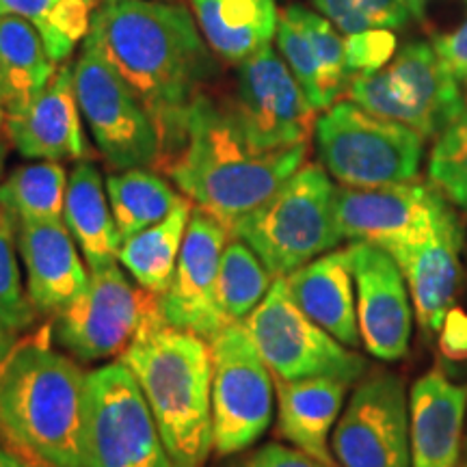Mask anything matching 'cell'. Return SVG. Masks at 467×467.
Instances as JSON below:
<instances>
[{"instance_id": "45", "label": "cell", "mask_w": 467, "mask_h": 467, "mask_svg": "<svg viewBox=\"0 0 467 467\" xmlns=\"http://www.w3.org/2000/svg\"><path fill=\"white\" fill-rule=\"evenodd\" d=\"M5 124H7V109H5V98L0 91V134L5 132Z\"/></svg>"}, {"instance_id": "24", "label": "cell", "mask_w": 467, "mask_h": 467, "mask_svg": "<svg viewBox=\"0 0 467 467\" xmlns=\"http://www.w3.org/2000/svg\"><path fill=\"white\" fill-rule=\"evenodd\" d=\"M292 301L344 347H361L355 279L347 249H334L284 277Z\"/></svg>"}, {"instance_id": "20", "label": "cell", "mask_w": 467, "mask_h": 467, "mask_svg": "<svg viewBox=\"0 0 467 467\" xmlns=\"http://www.w3.org/2000/svg\"><path fill=\"white\" fill-rule=\"evenodd\" d=\"M5 134L25 159L89 161L91 148L76 98L74 66H58L50 83L20 113L7 115Z\"/></svg>"}, {"instance_id": "32", "label": "cell", "mask_w": 467, "mask_h": 467, "mask_svg": "<svg viewBox=\"0 0 467 467\" xmlns=\"http://www.w3.org/2000/svg\"><path fill=\"white\" fill-rule=\"evenodd\" d=\"M39 312L35 309L17 265L16 223L5 213L0 225V325L20 337L35 325Z\"/></svg>"}, {"instance_id": "17", "label": "cell", "mask_w": 467, "mask_h": 467, "mask_svg": "<svg viewBox=\"0 0 467 467\" xmlns=\"http://www.w3.org/2000/svg\"><path fill=\"white\" fill-rule=\"evenodd\" d=\"M230 232L202 208L192 210L182 251L159 309L169 325L213 340L227 323L217 303L221 255Z\"/></svg>"}, {"instance_id": "38", "label": "cell", "mask_w": 467, "mask_h": 467, "mask_svg": "<svg viewBox=\"0 0 467 467\" xmlns=\"http://www.w3.org/2000/svg\"><path fill=\"white\" fill-rule=\"evenodd\" d=\"M232 467H329L320 463L318 459L309 457L299 448L284 446L279 441L265 443V446L254 451L247 457L236 461Z\"/></svg>"}, {"instance_id": "22", "label": "cell", "mask_w": 467, "mask_h": 467, "mask_svg": "<svg viewBox=\"0 0 467 467\" xmlns=\"http://www.w3.org/2000/svg\"><path fill=\"white\" fill-rule=\"evenodd\" d=\"M467 385L429 370L409 394L411 467H457L463 446Z\"/></svg>"}, {"instance_id": "21", "label": "cell", "mask_w": 467, "mask_h": 467, "mask_svg": "<svg viewBox=\"0 0 467 467\" xmlns=\"http://www.w3.org/2000/svg\"><path fill=\"white\" fill-rule=\"evenodd\" d=\"M16 243L26 290L39 317L55 318L89 284L85 258L63 221H20Z\"/></svg>"}, {"instance_id": "34", "label": "cell", "mask_w": 467, "mask_h": 467, "mask_svg": "<svg viewBox=\"0 0 467 467\" xmlns=\"http://www.w3.org/2000/svg\"><path fill=\"white\" fill-rule=\"evenodd\" d=\"M312 5L342 35L375 28L399 31L413 17L405 0H312Z\"/></svg>"}, {"instance_id": "46", "label": "cell", "mask_w": 467, "mask_h": 467, "mask_svg": "<svg viewBox=\"0 0 467 467\" xmlns=\"http://www.w3.org/2000/svg\"><path fill=\"white\" fill-rule=\"evenodd\" d=\"M3 221H5V213H3V208H0V225H3Z\"/></svg>"}, {"instance_id": "3", "label": "cell", "mask_w": 467, "mask_h": 467, "mask_svg": "<svg viewBox=\"0 0 467 467\" xmlns=\"http://www.w3.org/2000/svg\"><path fill=\"white\" fill-rule=\"evenodd\" d=\"M307 143L255 151L225 107L202 93L186 121L182 150L165 169L182 195L227 232L306 165Z\"/></svg>"}, {"instance_id": "5", "label": "cell", "mask_w": 467, "mask_h": 467, "mask_svg": "<svg viewBox=\"0 0 467 467\" xmlns=\"http://www.w3.org/2000/svg\"><path fill=\"white\" fill-rule=\"evenodd\" d=\"M336 191L323 165L306 162L262 206L238 221L230 236L247 243L273 277H288L344 241Z\"/></svg>"}, {"instance_id": "41", "label": "cell", "mask_w": 467, "mask_h": 467, "mask_svg": "<svg viewBox=\"0 0 467 467\" xmlns=\"http://www.w3.org/2000/svg\"><path fill=\"white\" fill-rule=\"evenodd\" d=\"M0 467H33V465L26 463L25 459L17 457L16 452H11L7 446L0 443Z\"/></svg>"}, {"instance_id": "48", "label": "cell", "mask_w": 467, "mask_h": 467, "mask_svg": "<svg viewBox=\"0 0 467 467\" xmlns=\"http://www.w3.org/2000/svg\"><path fill=\"white\" fill-rule=\"evenodd\" d=\"M102 3H117V0H102Z\"/></svg>"}, {"instance_id": "1", "label": "cell", "mask_w": 467, "mask_h": 467, "mask_svg": "<svg viewBox=\"0 0 467 467\" xmlns=\"http://www.w3.org/2000/svg\"><path fill=\"white\" fill-rule=\"evenodd\" d=\"M83 44L91 46L148 109L167 165L182 150L189 113L214 67L195 20L180 5L117 0L93 14Z\"/></svg>"}, {"instance_id": "23", "label": "cell", "mask_w": 467, "mask_h": 467, "mask_svg": "<svg viewBox=\"0 0 467 467\" xmlns=\"http://www.w3.org/2000/svg\"><path fill=\"white\" fill-rule=\"evenodd\" d=\"M348 388L350 383L334 377L275 379L277 435L320 463L337 467L331 435L347 405Z\"/></svg>"}, {"instance_id": "28", "label": "cell", "mask_w": 467, "mask_h": 467, "mask_svg": "<svg viewBox=\"0 0 467 467\" xmlns=\"http://www.w3.org/2000/svg\"><path fill=\"white\" fill-rule=\"evenodd\" d=\"M192 210L195 203L184 195L165 219L121 243L117 262L139 288L154 296L165 295L182 251Z\"/></svg>"}, {"instance_id": "27", "label": "cell", "mask_w": 467, "mask_h": 467, "mask_svg": "<svg viewBox=\"0 0 467 467\" xmlns=\"http://www.w3.org/2000/svg\"><path fill=\"white\" fill-rule=\"evenodd\" d=\"M57 67L31 22L0 16V91L7 115L20 113L50 83Z\"/></svg>"}, {"instance_id": "7", "label": "cell", "mask_w": 467, "mask_h": 467, "mask_svg": "<svg viewBox=\"0 0 467 467\" xmlns=\"http://www.w3.org/2000/svg\"><path fill=\"white\" fill-rule=\"evenodd\" d=\"M347 100L383 119L437 139L467 109L463 91L433 44H405L388 66L350 80Z\"/></svg>"}, {"instance_id": "14", "label": "cell", "mask_w": 467, "mask_h": 467, "mask_svg": "<svg viewBox=\"0 0 467 467\" xmlns=\"http://www.w3.org/2000/svg\"><path fill=\"white\" fill-rule=\"evenodd\" d=\"M337 467H411L409 399L400 375L366 372L331 435Z\"/></svg>"}, {"instance_id": "42", "label": "cell", "mask_w": 467, "mask_h": 467, "mask_svg": "<svg viewBox=\"0 0 467 467\" xmlns=\"http://www.w3.org/2000/svg\"><path fill=\"white\" fill-rule=\"evenodd\" d=\"M16 342H17V336L9 334V331L0 325V361L7 358V353L14 348Z\"/></svg>"}, {"instance_id": "25", "label": "cell", "mask_w": 467, "mask_h": 467, "mask_svg": "<svg viewBox=\"0 0 467 467\" xmlns=\"http://www.w3.org/2000/svg\"><path fill=\"white\" fill-rule=\"evenodd\" d=\"M63 223L83 251L89 271L117 265L121 238L109 203L107 182L89 161L76 162L69 171Z\"/></svg>"}, {"instance_id": "10", "label": "cell", "mask_w": 467, "mask_h": 467, "mask_svg": "<svg viewBox=\"0 0 467 467\" xmlns=\"http://www.w3.org/2000/svg\"><path fill=\"white\" fill-rule=\"evenodd\" d=\"M243 323L275 379L334 377L355 385L368 372L364 355L337 342L292 301L284 277Z\"/></svg>"}, {"instance_id": "35", "label": "cell", "mask_w": 467, "mask_h": 467, "mask_svg": "<svg viewBox=\"0 0 467 467\" xmlns=\"http://www.w3.org/2000/svg\"><path fill=\"white\" fill-rule=\"evenodd\" d=\"M96 0H61L46 25L39 28L46 50L57 66L66 63L76 46L91 31V9Z\"/></svg>"}, {"instance_id": "26", "label": "cell", "mask_w": 467, "mask_h": 467, "mask_svg": "<svg viewBox=\"0 0 467 467\" xmlns=\"http://www.w3.org/2000/svg\"><path fill=\"white\" fill-rule=\"evenodd\" d=\"M208 48L238 66L271 46L277 35L275 0H191Z\"/></svg>"}, {"instance_id": "31", "label": "cell", "mask_w": 467, "mask_h": 467, "mask_svg": "<svg viewBox=\"0 0 467 467\" xmlns=\"http://www.w3.org/2000/svg\"><path fill=\"white\" fill-rule=\"evenodd\" d=\"M275 277L255 251L241 238L230 236L219 265L217 303L225 323H243L260 306Z\"/></svg>"}, {"instance_id": "16", "label": "cell", "mask_w": 467, "mask_h": 467, "mask_svg": "<svg viewBox=\"0 0 467 467\" xmlns=\"http://www.w3.org/2000/svg\"><path fill=\"white\" fill-rule=\"evenodd\" d=\"M348 255L361 347L388 364L405 359L416 318L405 275L392 255L375 244L350 243Z\"/></svg>"}, {"instance_id": "8", "label": "cell", "mask_w": 467, "mask_h": 467, "mask_svg": "<svg viewBox=\"0 0 467 467\" xmlns=\"http://www.w3.org/2000/svg\"><path fill=\"white\" fill-rule=\"evenodd\" d=\"M87 467H173L141 385L121 359L87 372Z\"/></svg>"}, {"instance_id": "43", "label": "cell", "mask_w": 467, "mask_h": 467, "mask_svg": "<svg viewBox=\"0 0 467 467\" xmlns=\"http://www.w3.org/2000/svg\"><path fill=\"white\" fill-rule=\"evenodd\" d=\"M409 11H411L413 20H424L426 17V7H429L431 0H405Z\"/></svg>"}, {"instance_id": "15", "label": "cell", "mask_w": 467, "mask_h": 467, "mask_svg": "<svg viewBox=\"0 0 467 467\" xmlns=\"http://www.w3.org/2000/svg\"><path fill=\"white\" fill-rule=\"evenodd\" d=\"M448 203L433 184L418 180L377 189L337 186L336 217L344 241L375 244L394 258L422 241Z\"/></svg>"}, {"instance_id": "30", "label": "cell", "mask_w": 467, "mask_h": 467, "mask_svg": "<svg viewBox=\"0 0 467 467\" xmlns=\"http://www.w3.org/2000/svg\"><path fill=\"white\" fill-rule=\"evenodd\" d=\"M67 171L57 161L20 165L0 184V208L14 223L20 221H63Z\"/></svg>"}, {"instance_id": "33", "label": "cell", "mask_w": 467, "mask_h": 467, "mask_svg": "<svg viewBox=\"0 0 467 467\" xmlns=\"http://www.w3.org/2000/svg\"><path fill=\"white\" fill-rule=\"evenodd\" d=\"M429 182L452 203L467 210V109L435 139Z\"/></svg>"}, {"instance_id": "4", "label": "cell", "mask_w": 467, "mask_h": 467, "mask_svg": "<svg viewBox=\"0 0 467 467\" xmlns=\"http://www.w3.org/2000/svg\"><path fill=\"white\" fill-rule=\"evenodd\" d=\"M121 361L141 385L173 467H203L213 452L210 342L169 325L150 303Z\"/></svg>"}, {"instance_id": "2", "label": "cell", "mask_w": 467, "mask_h": 467, "mask_svg": "<svg viewBox=\"0 0 467 467\" xmlns=\"http://www.w3.org/2000/svg\"><path fill=\"white\" fill-rule=\"evenodd\" d=\"M52 340L50 320L0 361V443L33 467H87V375Z\"/></svg>"}, {"instance_id": "11", "label": "cell", "mask_w": 467, "mask_h": 467, "mask_svg": "<svg viewBox=\"0 0 467 467\" xmlns=\"http://www.w3.org/2000/svg\"><path fill=\"white\" fill-rule=\"evenodd\" d=\"M74 87L85 126L113 171L162 165L161 134L148 109L87 44L74 61Z\"/></svg>"}, {"instance_id": "37", "label": "cell", "mask_w": 467, "mask_h": 467, "mask_svg": "<svg viewBox=\"0 0 467 467\" xmlns=\"http://www.w3.org/2000/svg\"><path fill=\"white\" fill-rule=\"evenodd\" d=\"M431 44H433L435 52L440 55L448 72L452 74V78L457 80L459 89L463 91L467 102V16L459 26H454L448 33L437 35Z\"/></svg>"}, {"instance_id": "19", "label": "cell", "mask_w": 467, "mask_h": 467, "mask_svg": "<svg viewBox=\"0 0 467 467\" xmlns=\"http://www.w3.org/2000/svg\"><path fill=\"white\" fill-rule=\"evenodd\" d=\"M275 39L309 104L318 113L334 107L350 85L340 31L318 11L290 5L279 14Z\"/></svg>"}, {"instance_id": "44", "label": "cell", "mask_w": 467, "mask_h": 467, "mask_svg": "<svg viewBox=\"0 0 467 467\" xmlns=\"http://www.w3.org/2000/svg\"><path fill=\"white\" fill-rule=\"evenodd\" d=\"M7 141H5L3 137H0V178H3V171H5V161H7Z\"/></svg>"}, {"instance_id": "47", "label": "cell", "mask_w": 467, "mask_h": 467, "mask_svg": "<svg viewBox=\"0 0 467 467\" xmlns=\"http://www.w3.org/2000/svg\"><path fill=\"white\" fill-rule=\"evenodd\" d=\"M457 467H467V457H465V461H461V463H459Z\"/></svg>"}, {"instance_id": "13", "label": "cell", "mask_w": 467, "mask_h": 467, "mask_svg": "<svg viewBox=\"0 0 467 467\" xmlns=\"http://www.w3.org/2000/svg\"><path fill=\"white\" fill-rule=\"evenodd\" d=\"M154 295L134 288L119 265L91 271L89 284L52 320V337L76 361L121 358Z\"/></svg>"}, {"instance_id": "40", "label": "cell", "mask_w": 467, "mask_h": 467, "mask_svg": "<svg viewBox=\"0 0 467 467\" xmlns=\"http://www.w3.org/2000/svg\"><path fill=\"white\" fill-rule=\"evenodd\" d=\"M58 3L61 0H0V16L25 17L39 31Z\"/></svg>"}, {"instance_id": "36", "label": "cell", "mask_w": 467, "mask_h": 467, "mask_svg": "<svg viewBox=\"0 0 467 467\" xmlns=\"http://www.w3.org/2000/svg\"><path fill=\"white\" fill-rule=\"evenodd\" d=\"M396 48H399L396 35L388 28L347 35L344 37V55H347L350 80L359 74L377 72V69L388 66L396 55Z\"/></svg>"}, {"instance_id": "6", "label": "cell", "mask_w": 467, "mask_h": 467, "mask_svg": "<svg viewBox=\"0 0 467 467\" xmlns=\"http://www.w3.org/2000/svg\"><path fill=\"white\" fill-rule=\"evenodd\" d=\"M424 141L420 132L368 113L350 100H337L314 124L320 165L348 189H377L416 180Z\"/></svg>"}, {"instance_id": "39", "label": "cell", "mask_w": 467, "mask_h": 467, "mask_svg": "<svg viewBox=\"0 0 467 467\" xmlns=\"http://www.w3.org/2000/svg\"><path fill=\"white\" fill-rule=\"evenodd\" d=\"M440 353L451 366H459L467 361V314L463 309L452 307L443 318L440 329Z\"/></svg>"}, {"instance_id": "18", "label": "cell", "mask_w": 467, "mask_h": 467, "mask_svg": "<svg viewBox=\"0 0 467 467\" xmlns=\"http://www.w3.org/2000/svg\"><path fill=\"white\" fill-rule=\"evenodd\" d=\"M463 223L452 203H448L422 241L394 255V262L405 275L424 340H433L440 334L443 318L457 301L463 277Z\"/></svg>"}, {"instance_id": "12", "label": "cell", "mask_w": 467, "mask_h": 467, "mask_svg": "<svg viewBox=\"0 0 467 467\" xmlns=\"http://www.w3.org/2000/svg\"><path fill=\"white\" fill-rule=\"evenodd\" d=\"M225 109L255 151L307 143L318 113L273 46L238 63L234 96Z\"/></svg>"}, {"instance_id": "29", "label": "cell", "mask_w": 467, "mask_h": 467, "mask_svg": "<svg viewBox=\"0 0 467 467\" xmlns=\"http://www.w3.org/2000/svg\"><path fill=\"white\" fill-rule=\"evenodd\" d=\"M107 195L121 243L165 219L184 197L150 167L113 171Z\"/></svg>"}, {"instance_id": "9", "label": "cell", "mask_w": 467, "mask_h": 467, "mask_svg": "<svg viewBox=\"0 0 467 467\" xmlns=\"http://www.w3.org/2000/svg\"><path fill=\"white\" fill-rule=\"evenodd\" d=\"M213 353V452L241 454L266 433L275 413V379L244 323L210 340Z\"/></svg>"}]
</instances>
